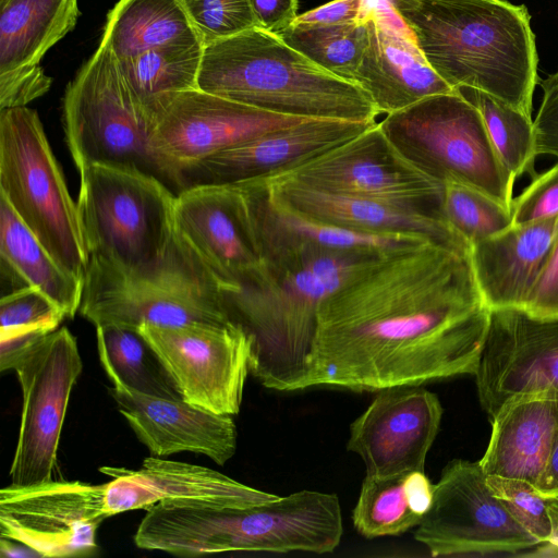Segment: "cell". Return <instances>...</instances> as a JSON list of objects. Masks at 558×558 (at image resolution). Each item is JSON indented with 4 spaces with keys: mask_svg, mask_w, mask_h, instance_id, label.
<instances>
[{
    "mask_svg": "<svg viewBox=\"0 0 558 558\" xmlns=\"http://www.w3.org/2000/svg\"><path fill=\"white\" fill-rule=\"evenodd\" d=\"M471 248L428 240L374 256L319 304L302 389L475 375L489 308Z\"/></svg>",
    "mask_w": 558,
    "mask_h": 558,
    "instance_id": "obj_1",
    "label": "cell"
},
{
    "mask_svg": "<svg viewBox=\"0 0 558 558\" xmlns=\"http://www.w3.org/2000/svg\"><path fill=\"white\" fill-rule=\"evenodd\" d=\"M452 88H474L532 117L537 53L524 5L502 0H388Z\"/></svg>",
    "mask_w": 558,
    "mask_h": 558,
    "instance_id": "obj_2",
    "label": "cell"
},
{
    "mask_svg": "<svg viewBox=\"0 0 558 558\" xmlns=\"http://www.w3.org/2000/svg\"><path fill=\"white\" fill-rule=\"evenodd\" d=\"M377 255L312 248L263 262L250 279L225 291L231 319L251 339L250 372L259 384L279 391L302 389L319 304Z\"/></svg>",
    "mask_w": 558,
    "mask_h": 558,
    "instance_id": "obj_3",
    "label": "cell"
},
{
    "mask_svg": "<svg viewBox=\"0 0 558 558\" xmlns=\"http://www.w3.org/2000/svg\"><path fill=\"white\" fill-rule=\"evenodd\" d=\"M197 88L279 114L374 123L368 94L254 27L203 48Z\"/></svg>",
    "mask_w": 558,
    "mask_h": 558,
    "instance_id": "obj_4",
    "label": "cell"
},
{
    "mask_svg": "<svg viewBox=\"0 0 558 558\" xmlns=\"http://www.w3.org/2000/svg\"><path fill=\"white\" fill-rule=\"evenodd\" d=\"M78 313L133 329L231 320L222 284L177 231L160 258L136 268L90 257Z\"/></svg>",
    "mask_w": 558,
    "mask_h": 558,
    "instance_id": "obj_5",
    "label": "cell"
},
{
    "mask_svg": "<svg viewBox=\"0 0 558 558\" xmlns=\"http://www.w3.org/2000/svg\"><path fill=\"white\" fill-rule=\"evenodd\" d=\"M0 195L54 260L85 280L90 257L77 203L28 107L0 110Z\"/></svg>",
    "mask_w": 558,
    "mask_h": 558,
    "instance_id": "obj_6",
    "label": "cell"
},
{
    "mask_svg": "<svg viewBox=\"0 0 558 558\" xmlns=\"http://www.w3.org/2000/svg\"><path fill=\"white\" fill-rule=\"evenodd\" d=\"M77 207L89 257L125 268L160 258L174 235L177 194L138 168L94 163L81 173Z\"/></svg>",
    "mask_w": 558,
    "mask_h": 558,
    "instance_id": "obj_7",
    "label": "cell"
},
{
    "mask_svg": "<svg viewBox=\"0 0 558 558\" xmlns=\"http://www.w3.org/2000/svg\"><path fill=\"white\" fill-rule=\"evenodd\" d=\"M378 124L424 173L476 187L511 209L517 179L500 162L480 111L458 89L386 114Z\"/></svg>",
    "mask_w": 558,
    "mask_h": 558,
    "instance_id": "obj_8",
    "label": "cell"
},
{
    "mask_svg": "<svg viewBox=\"0 0 558 558\" xmlns=\"http://www.w3.org/2000/svg\"><path fill=\"white\" fill-rule=\"evenodd\" d=\"M62 124L78 173L94 163H109L138 168L163 181L149 148L153 116L132 93L106 45H99L66 85Z\"/></svg>",
    "mask_w": 558,
    "mask_h": 558,
    "instance_id": "obj_9",
    "label": "cell"
},
{
    "mask_svg": "<svg viewBox=\"0 0 558 558\" xmlns=\"http://www.w3.org/2000/svg\"><path fill=\"white\" fill-rule=\"evenodd\" d=\"M22 390V413L10 477L32 485L53 480L62 426L83 362L66 327L48 333L11 364Z\"/></svg>",
    "mask_w": 558,
    "mask_h": 558,
    "instance_id": "obj_10",
    "label": "cell"
},
{
    "mask_svg": "<svg viewBox=\"0 0 558 558\" xmlns=\"http://www.w3.org/2000/svg\"><path fill=\"white\" fill-rule=\"evenodd\" d=\"M151 114L150 151L163 181L179 192L183 173L207 157L308 119L262 110L199 88L160 99Z\"/></svg>",
    "mask_w": 558,
    "mask_h": 558,
    "instance_id": "obj_11",
    "label": "cell"
},
{
    "mask_svg": "<svg viewBox=\"0 0 558 558\" xmlns=\"http://www.w3.org/2000/svg\"><path fill=\"white\" fill-rule=\"evenodd\" d=\"M414 537L432 556L515 555L539 545L487 483L478 461L456 459L434 484Z\"/></svg>",
    "mask_w": 558,
    "mask_h": 558,
    "instance_id": "obj_12",
    "label": "cell"
},
{
    "mask_svg": "<svg viewBox=\"0 0 558 558\" xmlns=\"http://www.w3.org/2000/svg\"><path fill=\"white\" fill-rule=\"evenodd\" d=\"M137 331L184 401L217 414L239 413L252 344L239 323L143 324Z\"/></svg>",
    "mask_w": 558,
    "mask_h": 558,
    "instance_id": "obj_13",
    "label": "cell"
},
{
    "mask_svg": "<svg viewBox=\"0 0 558 558\" xmlns=\"http://www.w3.org/2000/svg\"><path fill=\"white\" fill-rule=\"evenodd\" d=\"M271 175L332 193L436 211L444 189L393 147L378 122L350 141Z\"/></svg>",
    "mask_w": 558,
    "mask_h": 558,
    "instance_id": "obj_14",
    "label": "cell"
},
{
    "mask_svg": "<svg viewBox=\"0 0 558 558\" xmlns=\"http://www.w3.org/2000/svg\"><path fill=\"white\" fill-rule=\"evenodd\" d=\"M109 517L105 484L50 480L0 490L1 537L22 542L41 557L96 555L97 530Z\"/></svg>",
    "mask_w": 558,
    "mask_h": 558,
    "instance_id": "obj_15",
    "label": "cell"
},
{
    "mask_svg": "<svg viewBox=\"0 0 558 558\" xmlns=\"http://www.w3.org/2000/svg\"><path fill=\"white\" fill-rule=\"evenodd\" d=\"M474 376L481 407L490 420L519 396L558 398V316L537 317L521 308L489 310Z\"/></svg>",
    "mask_w": 558,
    "mask_h": 558,
    "instance_id": "obj_16",
    "label": "cell"
},
{
    "mask_svg": "<svg viewBox=\"0 0 558 558\" xmlns=\"http://www.w3.org/2000/svg\"><path fill=\"white\" fill-rule=\"evenodd\" d=\"M441 416L438 397L418 385L381 389L351 424L347 449L363 459L366 475L424 471Z\"/></svg>",
    "mask_w": 558,
    "mask_h": 558,
    "instance_id": "obj_17",
    "label": "cell"
},
{
    "mask_svg": "<svg viewBox=\"0 0 558 558\" xmlns=\"http://www.w3.org/2000/svg\"><path fill=\"white\" fill-rule=\"evenodd\" d=\"M366 46L353 82L379 114H389L426 97L456 92L427 62L417 40L388 0H368Z\"/></svg>",
    "mask_w": 558,
    "mask_h": 558,
    "instance_id": "obj_18",
    "label": "cell"
},
{
    "mask_svg": "<svg viewBox=\"0 0 558 558\" xmlns=\"http://www.w3.org/2000/svg\"><path fill=\"white\" fill-rule=\"evenodd\" d=\"M174 228L225 291L250 279L263 264L235 184H198L178 192Z\"/></svg>",
    "mask_w": 558,
    "mask_h": 558,
    "instance_id": "obj_19",
    "label": "cell"
},
{
    "mask_svg": "<svg viewBox=\"0 0 558 558\" xmlns=\"http://www.w3.org/2000/svg\"><path fill=\"white\" fill-rule=\"evenodd\" d=\"M374 123L308 118L263 133L191 167L182 175L181 190L198 184H233L289 170L350 141Z\"/></svg>",
    "mask_w": 558,
    "mask_h": 558,
    "instance_id": "obj_20",
    "label": "cell"
},
{
    "mask_svg": "<svg viewBox=\"0 0 558 558\" xmlns=\"http://www.w3.org/2000/svg\"><path fill=\"white\" fill-rule=\"evenodd\" d=\"M105 505L110 517L145 509L160 501H180L221 508H247L278 499L213 469L150 456L137 470L102 466Z\"/></svg>",
    "mask_w": 558,
    "mask_h": 558,
    "instance_id": "obj_21",
    "label": "cell"
},
{
    "mask_svg": "<svg viewBox=\"0 0 558 558\" xmlns=\"http://www.w3.org/2000/svg\"><path fill=\"white\" fill-rule=\"evenodd\" d=\"M233 184L241 192L248 232L262 262L281 260L312 248L380 254L434 240L418 233L377 234L323 223L288 207L256 179Z\"/></svg>",
    "mask_w": 558,
    "mask_h": 558,
    "instance_id": "obj_22",
    "label": "cell"
},
{
    "mask_svg": "<svg viewBox=\"0 0 558 558\" xmlns=\"http://www.w3.org/2000/svg\"><path fill=\"white\" fill-rule=\"evenodd\" d=\"M109 392L150 456L161 458L189 451L223 465L235 453L236 427L232 415L217 414L183 399L150 396L125 388L112 386Z\"/></svg>",
    "mask_w": 558,
    "mask_h": 558,
    "instance_id": "obj_23",
    "label": "cell"
},
{
    "mask_svg": "<svg viewBox=\"0 0 558 558\" xmlns=\"http://www.w3.org/2000/svg\"><path fill=\"white\" fill-rule=\"evenodd\" d=\"M279 201L323 223L367 233H418L471 248L436 210L332 193L268 175L257 178Z\"/></svg>",
    "mask_w": 558,
    "mask_h": 558,
    "instance_id": "obj_24",
    "label": "cell"
},
{
    "mask_svg": "<svg viewBox=\"0 0 558 558\" xmlns=\"http://www.w3.org/2000/svg\"><path fill=\"white\" fill-rule=\"evenodd\" d=\"M557 234L558 216L511 225L471 246L470 260L486 307H523Z\"/></svg>",
    "mask_w": 558,
    "mask_h": 558,
    "instance_id": "obj_25",
    "label": "cell"
},
{
    "mask_svg": "<svg viewBox=\"0 0 558 558\" xmlns=\"http://www.w3.org/2000/svg\"><path fill=\"white\" fill-rule=\"evenodd\" d=\"M490 421V439L478 461L483 471L536 486L558 434V398L545 393L512 398Z\"/></svg>",
    "mask_w": 558,
    "mask_h": 558,
    "instance_id": "obj_26",
    "label": "cell"
},
{
    "mask_svg": "<svg viewBox=\"0 0 558 558\" xmlns=\"http://www.w3.org/2000/svg\"><path fill=\"white\" fill-rule=\"evenodd\" d=\"M78 0H9L0 4V73L39 65L71 32Z\"/></svg>",
    "mask_w": 558,
    "mask_h": 558,
    "instance_id": "obj_27",
    "label": "cell"
},
{
    "mask_svg": "<svg viewBox=\"0 0 558 558\" xmlns=\"http://www.w3.org/2000/svg\"><path fill=\"white\" fill-rule=\"evenodd\" d=\"M0 260L27 287L35 288L73 318L80 310L84 280L62 268L0 195Z\"/></svg>",
    "mask_w": 558,
    "mask_h": 558,
    "instance_id": "obj_28",
    "label": "cell"
},
{
    "mask_svg": "<svg viewBox=\"0 0 558 558\" xmlns=\"http://www.w3.org/2000/svg\"><path fill=\"white\" fill-rule=\"evenodd\" d=\"M201 43L180 0H119L100 44L119 62L166 45Z\"/></svg>",
    "mask_w": 558,
    "mask_h": 558,
    "instance_id": "obj_29",
    "label": "cell"
},
{
    "mask_svg": "<svg viewBox=\"0 0 558 558\" xmlns=\"http://www.w3.org/2000/svg\"><path fill=\"white\" fill-rule=\"evenodd\" d=\"M99 361L113 387L182 399L156 353L137 329L114 324L96 326Z\"/></svg>",
    "mask_w": 558,
    "mask_h": 558,
    "instance_id": "obj_30",
    "label": "cell"
},
{
    "mask_svg": "<svg viewBox=\"0 0 558 558\" xmlns=\"http://www.w3.org/2000/svg\"><path fill=\"white\" fill-rule=\"evenodd\" d=\"M203 48L202 43L166 45L118 62L132 93L151 113L160 99L197 88Z\"/></svg>",
    "mask_w": 558,
    "mask_h": 558,
    "instance_id": "obj_31",
    "label": "cell"
},
{
    "mask_svg": "<svg viewBox=\"0 0 558 558\" xmlns=\"http://www.w3.org/2000/svg\"><path fill=\"white\" fill-rule=\"evenodd\" d=\"M458 90L480 111L494 149L508 172L515 179L525 174L534 178L538 172L532 117L484 92L466 87Z\"/></svg>",
    "mask_w": 558,
    "mask_h": 558,
    "instance_id": "obj_32",
    "label": "cell"
},
{
    "mask_svg": "<svg viewBox=\"0 0 558 558\" xmlns=\"http://www.w3.org/2000/svg\"><path fill=\"white\" fill-rule=\"evenodd\" d=\"M278 35L317 65L353 82L366 46L365 11L355 22L337 25L291 24Z\"/></svg>",
    "mask_w": 558,
    "mask_h": 558,
    "instance_id": "obj_33",
    "label": "cell"
},
{
    "mask_svg": "<svg viewBox=\"0 0 558 558\" xmlns=\"http://www.w3.org/2000/svg\"><path fill=\"white\" fill-rule=\"evenodd\" d=\"M65 318L45 294L27 287L4 294L0 300V369L35 342L56 330Z\"/></svg>",
    "mask_w": 558,
    "mask_h": 558,
    "instance_id": "obj_34",
    "label": "cell"
},
{
    "mask_svg": "<svg viewBox=\"0 0 558 558\" xmlns=\"http://www.w3.org/2000/svg\"><path fill=\"white\" fill-rule=\"evenodd\" d=\"M407 474L366 475L352 513L353 525L362 536H395L418 525L422 515L412 507Z\"/></svg>",
    "mask_w": 558,
    "mask_h": 558,
    "instance_id": "obj_35",
    "label": "cell"
},
{
    "mask_svg": "<svg viewBox=\"0 0 558 558\" xmlns=\"http://www.w3.org/2000/svg\"><path fill=\"white\" fill-rule=\"evenodd\" d=\"M442 185L439 215L470 246L512 225L511 209L483 191L452 179Z\"/></svg>",
    "mask_w": 558,
    "mask_h": 558,
    "instance_id": "obj_36",
    "label": "cell"
},
{
    "mask_svg": "<svg viewBox=\"0 0 558 558\" xmlns=\"http://www.w3.org/2000/svg\"><path fill=\"white\" fill-rule=\"evenodd\" d=\"M203 46L254 27L250 0H180Z\"/></svg>",
    "mask_w": 558,
    "mask_h": 558,
    "instance_id": "obj_37",
    "label": "cell"
},
{
    "mask_svg": "<svg viewBox=\"0 0 558 558\" xmlns=\"http://www.w3.org/2000/svg\"><path fill=\"white\" fill-rule=\"evenodd\" d=\"M487 483L512 517L539 545L553 542L555 531L547 497L535 485L524 480L496 475H487Z\"/></svg>",
    "mask_w": 558,
    "mask_h": 558,
    "instance_id": "obj_38",
    "label": "cell"
},
{
    "mask_svg": "<svg viewBox=\"0 0 558 558\" xmlns=\"http://www.w3.org/2000/svg\"><path fill=\"white\" fill-rule=\"evenodd\" d=\"M512 225H523L558 216V161L532 178L511 204Z\"/></svg>",
    "mask_w": 558,
    "mask_h": 558,
    "instance_id": "obj_39",
    "label": "cell"
},
{
    "mask_svg": "<svg viewBox=\"0 0 558 558\" xmlns=\"http://www.w3.org/2000/svg\"><path fill=\"white\" fill-rule=\"evenodd\" d=\"M52 83L40 65L0 73V110L26 107L45 95Z\"/></svg>",
    "mask_w": 558,
    "mask_h": 558,
    "instance_id": "obj_40",
    "label": "cell"
},
{
    "mask_svg": "<svg viewBox=\"0 0 558 558\" xmlns=\"http://www.w3.org/2000/svg\"><path fill=\"white\" fill-rule=\"evenodd\" d=\"M543 98L534 123L537 156H551L558 160V71L539 82Z\"/></svg>",
    "mask_w": 558,
    "mask_h": 558,
    "instance_id": "obj_41",
    "label": "cell"
},
{
    "mask_svg": "<svg viewBox=\"0 0 558 558\" xmlns=\"http://www.w3.org/2000/svg\"><path fill=\"white\" fill-rule=\"evenodd\" d=\"M521 310L537 317L558 316V234Z\"/></svg>",
    "mask_w": 558,
    "mask_h": 558,
    "instance_id": "obj_42",
    "label": "cell"
},
{
    "mask_svg": "<svg viewBox=\"0 0 558 558\" xmlns=\"http://www.w3.org/2000/svg\"><path fill=\"white\" fill-rule=\"evenodd\" d=\"M257 27L279 34L296 19L299 0H250Z\"/></svg>",
    "mask_w": 558,
    "mask_h": 558,
    "instance_id": "obj_43",
    "label": "cell"
},
{
    "mask_svg": "<svg viewBox=\"0 0 558 558\" xmlns=\"http://www.w3.org/2000/svg\"><path fill=\"white\" fill-rule=\"evenodd\" d=\"M536 488L544 496L558 495V434Z\"/></svg>",
    "mask_w": 558,
    "mask_h": 558,
    "instance_id": "obj_44",
    "label": "cell"
},
{
    "mask_svg": "<svg viewBox=\"0 0 558 558\" xmlns=\"http://www.w3.org/2000/svg\"><path fill=\"white\" fill-rule=\"evenodd\" d=\"M0 556L2 558H39L41 555L31 546L5 537H0Z\"/></svg>",
    "mask_w": 558,
    "mask_h": 558,
    "instance_id": "obj_45",
    "label": "cell"
},
{
    "mask_svg": "<svg viewBox=\"0 0 558 558\" xmlns=\"http://www.w3.org/2000/svg\"><path fill=\"white\" fill-rule=\"evenodd\" d=\"M548 502L549 513L554 523V539L550 543H554L558 546V495L555 496H546Z\"/></svg>",
    "mask_w": 558,
    "mask_h": 558,
    "instance_id": "obj_46",
    "label": "cell"
},
{
    "mask_svg": "<svg viewBox=\"0 0 558 558\" xmlns=\"http://www.w3.org/2000/svg\"><path fill=\"white\" fill-rule=\"evenodd\" d=\"M9 0H0V4L5 3Z\"/></svg>",
    "mask_w": 558,
    "mask_h": 558,
    "instance_id": "obj_47",
    "label": "cell"
}]
</instances>
